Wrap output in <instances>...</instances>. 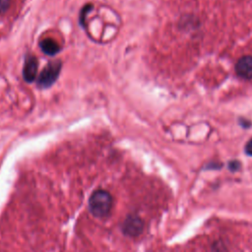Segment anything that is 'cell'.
I'll use <instances>...</instances> for the list:
<instances>
[{
	"label": "cell",
	"instance_id": "1",
	"mask_svg": "<svg viewBox=\"0 0 252 252\" xmlns=\"http://www.w3.org/2000/svg\"><path fill=\"white\" fill-rule=\"evenodd\" d=\"M112 203L113 199L108 191L97 189L90 197L89 208L94 217L104 218L110 213Z\"/></svg>",
	"mask_w": 252,
	"mask_h": 252
},
{
	"label": "cell",
	"instance_id": "2",
	"mask_svg": "<svg viewBox=\"0 0 252 252\" xmlns=\"http://www.w3.org/2000/svg\"><path fill=\"white\" fill-rule=\"evenodd\" d=\"M61 64L58 61L50 62L40 73L38 78V85L41 87L50 86L58 77Z\"/></svg>",
	"mask_w": 252,
	"mask_h": 252
},
{
	"label": "cell",
	"instance_id": "3",
	"mask_svg": "<svg viewBox=\"0 0 252 252\" xmlns=\"http://www.w3.org/2000/svg\"><path fill=\"white\" fill-rule=\"evenodd\" d=\"M143 227H144L143 220L135 215L128 216L122 224L123 232L126 235L133 236V237L138 236L142 232Z\"/></svg>",
	"mask_w": 252,
	"mask_h": 252
},
{
	"label": "cell",
	"instance_id": "4",
	"mask_svg": "<svg viewBox=\"0 0 252 252\" xmlns=\"http://www.w3.org/2000/svg\"><path fill=\"white\" fill-rule=\"evenodd\" d=\"M235 72L238 77L251 80L252 79V56L245 55L238 59L235 64Z\"/></svg>",
	"mask_w": 252,
	"mask_h": 252
},
{
	"label": "cell",
	"instance_id": "5",
	"mask_svg": "<svg viewBox=\"0 0 252 252\" xmlns=\"http://www.w3.org/2000/svg\"><path fill=\"white\" fill-rule=\"evenodd\" d=\"M36 69H37V62L33 56H30L27 58L23 70L24 78L28 82H32L34 80L36 76Z\"/></svg>",
	"mask_w": 252,
	"mask_h": 252
},
{
	"label": "cell",
	"instance_id": "6",
	"mask_svg": "<svg viewBox=\"0 0 252 252\" xmlns=\"http://www.w3.org/2000/svg\"><path fill=\"white\" fill-rule=\"evenodd\" d=\"M40 47L42 49V51L45 53V54H48V55H54L56 54L59 49H60V46L59 44L57 43V41H55L54 39L52 38H44L41 42H40Z\"/></svg>",
	"mask_w": 252,
	"mask_h": 252
},
{
	"label": "cell",
	"instance_id": "7",
	"mask_svg": "<svg viewBox=\"0 0 252 252\" xmlns=\"http://www.w3.org/2000/svg\"><path fill=\"white\" fill-rule=\"evenodd\" d=\"M12 7V0H0V15L7 13Z\"/></svg>",
	"mask_w": 252,
	"mask_h": 252
},
{
	"label": "cell",
	"instance_id": "8",
	"mask_svg": "<svg viewBox=\"0 0 252 252\" xmlns=\"http://www.w3.org/2000/svg\"><path fill=\"white\" fill-rule=\"evenodd\" d=\"M245 153L248 156H252V138L247 142V144L245 146Z\"/></svg>",
	"mask_w": 252,
	"mask_h": 252
},
{
	"label": "cell",
	"instance_id": "9",
	"mask_svg": "<svg viewBox=\"0 0 252 252\" xmlns=\"http://www.w3.org/2000/svg\"><path fill=\"white\" fill-rule=\"evenodd\" d=\"M239 162L237 161V160H232V161H230L229 162V168L232 170V171H234V170H236V169H238L239 168Z\"/></svg>",
	"mask_w": 252,
	"mask_h": 252
}]
</instances>
